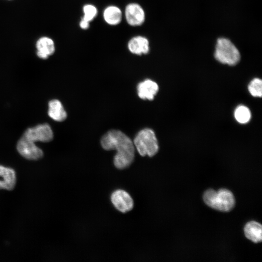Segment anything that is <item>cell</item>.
<instances>
[{
  "label": "cell",
  "instance_id": "obj_2",
  "mask_svg": "<svg viewBox=\"0 0 262 262\" xmlns=\"http://www.w3.org/2000/svg\"><path fill=\"white\" fill-rule=\"evenodd\" d=\"M203 200L209 207L223 212L230 211L235 204L233 194L227 189H220L217 191L209 189L203 195Z\"/></svg>",
  "mask_w": 262,
  "mask_h": 262
},
{
  "label": "cell",
  "instance_id": "obj_10",
  "mask_svg": "<svg viewBox=\"0 0 262 262\" xmlns=\"http://www.w3.org/2000/svg\"><path fill=\"white\" fill-rule=\"evenodd\" d=\"M129 51L136 55L146 54L149 51V43L144 36H136L131 38L128 43Z\"/></svg>",
  "mask_w": 262,
  "mask_h": 262
},
{
  "label": "cell",
  "instance_id": "obj_14",
  "mask_svg": "<svg viewBox=\"0 0 262 262\" xmlns=\"http://www.w3.org/2000/svg\"><path fill=\"white\" fill-rule=\"evenodd\" d=\"M48 115L55 121L61 122L65 120L67 114L61 102L57 99H52L49 102Z\"/></svg>",
  "mask_w": 262,
  "mask_h": 262
},
{
  "label": "cell",
  "instance_id": "obj_16",
  "mask_svg": "<svg viewBox=\"0 0 262 262\" xmlns=\"http://www.w3.org/2000/svg\"><path fill=\"white\" fill-rule=\"evenodd\" d=\"M234 115L236 121L241 124L248 122L251 116L250 110L244 105L238 106L234 111Z\"/></svg>",
  "mask_w": 262,
  "mask_h": 262
},
{
  "label": "cell",
  "instance_id": "obj_5",
  "mask_svg": "<svg viewBox=\"0 0 262 262\" xmlns=\"http://www.w3.org/2000/svg\"><path fill=\"white\" fill-rule=\"evenodd\" d=\"M22 136L33 143L49 142L52 140L53 134L50 126L44 123L28 129Z\"/></svg>",
  "mask_w": 262,
  "mask_h": 262
},
{
  "label": "cell",
  "instance_id": "obj_6",
  "mask_svg": "<svg viewBox=\"0 0 262 262\" xmlns=\"http://www.w3.org/2000/svg\"><path fill=\"white\" fill-rule=\"evenodd\" d=\"M16 148L20 154L28 160H37L43 156L41 149L22 136L17 142Z\"/></svg>",
  "mask_w": 262,
  "mask_h": 262
},
{
  "label": "cell",
  "instance_id": "obj_13",
  "mask_svg": "<svg viewBox=\"0 0 262 262\" xmlns=\"http://www.w3.org/2000/svg\"><path fill=\"white\" fill-rule=\"evenodd\" d=\"M246 237L254 243H258L262 240V227L258 222L251 221L246 224L244 227Z\"/></svg>",
  "mask_w": 262,
  "mask_h": 262
},
{
  "label": "cell",
  "instance_id": "obj_15",
  "mask_svg": "<svg viewBox=\"0 0 262 262\" xmlns=\"http://www.w3.org/2000/svg\"><path fill=\"white\" fill-rule=\"evenodd\" d=\"M103 18L105 21L109 25H117L121 22L122 12L117 6H108L104 10Z\"/></svg>",
  "mask_w": 262,
  "mask_h": 262
},
{
  "label": "cell",
  "instance_id": "obj_11",
  "mask_svg": "<svg viewBox=\"0 0 262 262\" xmlns=\"http://www.w3.org/2000/svg\"><path fill=\"white\" fill-rule=\"evenodd\" d=\"M0 189L13 190L16 183V175L14 169L0 165Z\"/></svg>",
  "mask_w": 262,
  "mask_h": 262
},
{
  "label": "cell",
  "instance_id": "obj_9",
  "mask_svg": "<svg viewBox=\"0 0 262 262\" xmlns=\"http://www.w3.org/2000/svg\"><path fill=\"white\" fill-rule=\"evenodd\" d=\"M158 90L157 83L149 79L140 82L137 86L138 95L143 99H153Z\"/></svg>",
  "mask_w": 262,
  "mask_h": 262
},
{
  "label": "cell",
  "instance_id": "obj_12",
  "mask_svg": "<svg viewBox=\"0 0 262 262\" xmlns=\"http://www.w3.org/2000/svg\"><path fill=\"white\" fill-rule=\"evenodd\" d=\"M36 47L38 57L42 59H47L55 51L54 42L48 37L39 38L36 42Z\"/></svg>",
  "mask_w": 262,
  "mask_h": 262
},
{
  "label": "cell",
  "instance_id": "obj_3",
  "mask_svg": "<svg viewBox=\"0 0 262 262\" xmlns=\"http://www.w3.org/2000/svg\"><path fill=\"white\" fill-rule=\"evenodd\" d=\"M133 144L141 156L155 155L159 149V145L154 131L149 128L141 130L135 136Z\"/></svg>",
  "mask_w": 262,
  "mask_h": 262
},
{
  "label": "cell",
  "instance_id": "obj_18",
  "mask_svg": "<svg viewBox=\"0 0 262 262\" xmlns=\"http://www.w3.org/2000/svg\"><path fill=\"white\" fill-rule=\"evenodd\" d=\"M84 15L82 18L90 22L96 17L97 14L96 7L92 4H86L83 7Z\"/></svg>",
  "mask_w": 262,
  "mask_h": 262
},
{
  "label": "cell",
  "instance_id": "obj_8",
  "mask_svg": "<svg viewBox=\"0 0 262 262\" xmlns=\"http://www.w3.org/2000/svg\"><path fill=\"white\" fill-rule=\"evenodd\" d=\"M125 16L127 23L132 26L142 25L145 19V14L143 9L136 3H131L126 6Z\"/></svg>",
  "mask_w": 262,
  "mask_h": 262
},
{
  "label": "cell",
  "instance_id": "obj_7",
  "mask_svg": "<svg viewBox=\"0 0 262 262\" xmlns=\"http://www.w3.org/2000/svg\"><path fill=\"white\" fill-rule=\"evenodd\" d=\"M111 201L119 211L125 213L131 210L133 207V201L126 191L118 189L115 191L111 196Z\"/></svg>",
  "mask_w": 262,
  "mask_h": 262
},
{
  "label": "cell",
  "instance_id": "obj_17",
  "mask_svg": "<svg viewBox=\"0 0 262 262\" xmlns=\"http://www.w3.org/2000/svg\"><path fill=\"white\" fill-rule=\"evenodd\" d=\"M248 90L254 97L261 98L262 95V81L260 79L255 78L249 83Z\"/></svg>",
  "mask_w": 262,
  "mask_h": 262
},
{
  "label": "cell",
  "instance_id": "obj_1",
  "mask_svg": "<svg viewBox=\"0 0 262 262\" xmlns=\"http://www.w3.org/2000/svg\"><path fill=\"white\" fill-rule=\"evenodd\" d=\"M100 143L105 150H116L114 163L118 169L129 166L134 158L135 147L131 139L118 130H111L101 138Z\"/></svg>",
  "mask_w": 262,
  "mask_h": 262
},
{
  "label": "cell",
  "instance_id": "obj_4",
  "mask_svg": "<svg viewBox=\"0 0 262 262\" xmlns=\"http://www.w3.org/2000/svg\"><path fill=\"white\" fill-rule=\"evenodd\" d=\"M214 57L222 64L234 66L240 61L241 55L237 48L230 40L222 37L217 40Z\"/></svg>",
  "mask_w": 262,
  "mask_h": 262
},
{
  "label": "cell",
  "instance_id": "obj_19",
  "mask_svg": "<svg viewBox=\"0 0 262 262\" xmlns=\"http://www.w3.org/2000/svg\"><path fill=\"white\" fill-rule=\"evenodd\" d=\"M80 27L83 30L87 29L89 27V22L82 18L80 22Z\"/></svg>",
  "mask_w": 262,
  "mask_h": 262
}]
</instances>
